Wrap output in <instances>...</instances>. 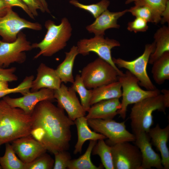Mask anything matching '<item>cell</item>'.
<instances>
[{
    "mask_svg": "<svg viewBox=\"0 0 169 169\" xmlns=\"http://www.w3.org/2000/svg\"><path fill=\"white\" fill-rule=\"evenodd\" d=\"M133 2H134L135 5L145 6L149 8L160 22L162 14L169 3V0H127L125 4Z\"/></svg>",
    "mask_w": 169,
    "mask_h": 169,
    "instance_id": "obj_30",
    "label": "cell"
},
{
    "mask_svg": "<svg viewBox=\"0 0 169 169\" xmlns=\"http://www.w3.org/2000/svg\"><path fill=\"white\" fill-rule=\"evenodd\" d=\"M42 4L45 12L50 13V12L48 8V6L45 0H38Z\"/></svg>",
    "mask_w": 169,
    "mask_h": 169,
    "instance_id": "obj_44",
    "label": "cell"
},
{
    "mask_svg": "<svg viewBox=\"0 0 169 169\" xmlns=\"http://www.w3.org/2000/svg\"><path fill=\"white\" fill-rule=\"evenodd\" d=\"M16 70L15 67L4 68L0 65V81L12 82L17 81L18 76L15 74Z\"/></svg>",
    "mask_w": 169,
    "mask_h": 169,
    "instance_id": "obj_37",
    "label": "cell"
},
{
    "mask_svg": "<svg viewBox=\"0 0 169 169\" xmlns=\"http://www.w3.org/2000/svg\"><path fill=\"white\" fill-rule=\"evenodd\" d=\"M80 75L86 87L93 89L118 80L120 74L110 64L98 57L84 67Z\"/></svg>",
    "mask_w": 169,
    "mask_h": 169,
    "instance_id": "obj_5",
    "label": "cell"
},
{
    "mask_svg": "<svg viewBox=\"0 0 169 169\" xmlns=\"http://www.w3.org/2000/svg\"><path fill=\"white\" fill-rule=\"evenodd\" d=\"M54 95L57 106L65 110L71 120L85 116L86 112L71 87H68L62 83L58 89L54 90Z\"/></svg>",
    "mask_w": 169,
    "mask_h": 169,
    "instance_id": "obj_13",
    "label": "cell"
},
{
    "mask_svg": "<svg viewBox=\"0 0 169 169\" xmlns=\"http://www.w3.org/2000/svg\"><path fill=\"white\" fill-rule=\"evenodd\" d=\"M0 165L3 169H23L24 163L17 156L11 145L7 143L5 154L0 157Z\"/></svg>",
    "mask_w": 169,
    "mask_h": 169,
    "instance_id": "obj_28",
    "label": "cell"
},
{
    "mask_svg": "<svg viewBox=\"0 0 169 169\" xmlns=\"http://www.w3.org/2000/svg\"><path fill=\"white\" fill-rule=\"evenodd\" d=\"M169 3L167 5L166 8L161 15V21L162 23L167 22L169 23Z\"/></svg>",
    "mask_w": 169,
    "mask_h": 169,
    "instance_id": "obj_41",
    "label": "cell"
},
{
    "mask_svg": "<svg viewBox=\"0 0 169 169\" xmlns=\"http://www.w3.org/2000/svg\"><path fill=\"white\" fill-rule=\"evenodd\" d=\"M44 25L47 31L43 39L38 43L32 44L33 49H40L34 56V59L41 56L51 57L63 49L67 45L72 35V28L66 18H62L59 25H56L52 20H48L45 22Z\"/></svg>",
    "mask_w": 169,
    "mask_h": 169,
    "instance_id": "obj_3",
    "label": "cell"
},
{
    "mask_svg": "<svg viewBox=\"0 0 169 169\" xmlns=\"http://www.w3.org/2000/svg\"><path fill=\"white\" fill-rule=\"evenodd\" d=\"M121 96V85L117 80L92 89L90 105L103 100L119 99Z\"/></svg>",
    "mask_w": 169,
    "mask_h": 169,
    "instance_id": "obj_22",
    "label": "cell"
},
{
    "mask_svg": "<svg viewBox=\"0 0 169 169\" xmlns=\"http://www.w3.org/2000/svg\"><path fill=\"white\" fill-rule=\"evenodd\" d=\"M154 38L155 49L151 54L148 61L151 64L164 53L169 51V26H163L159 28L155 33Z\"/></svg>",
    "mask_w": 169,
    "mask_h": 169,
    "instance_id": "obj_24",
    "label": "cell"
},
{
    "mask_svg": "<svg viewBox=\"0 0 169 169\" xmlns=\"http://www.w3.org/2000/svg\"><path fill=\"white\" fill-rule=\"evenodd\" d=\"M127 12L128 9L117 12H111L107 9L96 18L92 24L87 26L86 29L95 35L104 36L107 29L120 28L117 20Z\"/></svg>",
    "mask_w": 169,
    "mask_h": 169,
    "instance_id": "obj_18",
    "label": "cell"
},
{
    "mask_svg": "<svg viewBox=\"0 0 169 169\" xmlns=\"http://www.w3.org/2000/svg\"><path fill=\"white\" fill-rule=\"evenodd\" d=\"M74 122L76 127L78 134V140L73 152L74 154L81 153L83 144L87 141H98L107 138L103 134L92 131L90 128L85 116L77 118Z\"/></svg>",
    "mask_w": 169,
    "mask_h": 169,
    "instance_id": "obj_21",
    "label": "cell"
},
{
    "mask_svg": "<svg viewBox=\"0 0 169 169\" xmlns=\"http://www.w3.org/2000/svg\"><path fill=\"white\" fill-rule=\"evenodd\" d=\"M91 154L100 156L102 164L105 169H114L111 147L104 140L98 141L92 149Z\"/></svg>",
    "mask_w": 169,
    "mask_h": 169,
    "instance_id": "obj_27",
    "label": "cell"
},
{
    "mask_svg": "<svg viewBox=\"0 0 169 169\" xmlns=\"http://www.w3.org/2000/svg\"><path fill=\"white\" fill-rule=\"evenodd\" d=\"M34 79L33 75L26 76L23 81L16 87L0 91V98L8 95L16 93H20L23 95L30 91L32 81Z\"/></svg>",
    "mask_w": 169,
    "mask_h": 169,
    "instance_id": "obj_34",
    "label": "cell"
},
{
    "mask_svg": "<svg viewBox=\"0 0 169 169\" xmlns=\"http://www.w3.org/2000/svg\"><path fill=\"white\" fill-rule=\"evenodd\" d=\"M118 80L121 85L122 97L121 107L118 111V114L123 119L126 118L127 108L129 105L160 94V91L157 89L153 90L142 89L139 86L138 79L127 70L119 76Z\"/></svg>",
    "mask_w": 169,
    "mask_h": 169,
    "instance_id": "obj_6",
    "label": "cell"
},
{
    "mask_svg": "<svg viewBox=\"0 0 169 169\" xmlns=\"http://www.w3.org/2000/svg\"><path fill=\"white\" fill-rule=\"evenodd\" d=\"M135 137V145L139 149L142 156L140 169H150L152 167L164 169L159 155L152 148L148 133L141 132Z\"/></svg>",
    "mask_w": 169,
    "mask_h": 169,
    "instance_id": "obj_16",
    "label": "cell"
},
{
    "mask_svg": "<svg viewBox=\"0 0 169 169\" xmlns=\"http://www.w3.org/2000/svg\"><path fill=\"white\" fill-rule=\"evenodd\" d=\"M11 7H12L8 3L4 0H0V17L5 15Z\"/></svg>",
    "mask_w": 169,
    "mask_h": 169,
    "instance_id": "obj_40",
    "label": "cell"
},
{
    "mask_svg": "<svg viewBox=\"0 0 169 169\" xmlns=\"http://www.w3.org/2000/svg\"><path fill=\"white\" fill-rule=\"evenodd\" d=\"M148 134L152 144L161 153L164 169H169V151L167 143L169 138V125L162 128L157 124L155 126L151 128Z\"/></svg>",
    "mask_w": 169,
    "mask_h": 169,
    "instance_id": "obj_20",
    "label": "cell"
},
{
    "mask_svg": "<svg viewBox=\"0 0 169 169\" xmlns=\"http://www.w3.org/2000/svg\"><path fill=\"white\" fill-rule=\"evenodd\" d=\"M1 144H0V146H1ZM1 169L2 168L0 165V169Z\"/></svg>",
    "mask_w": 169,
    "mask_h": 169,
    "instance_id": "obj_45",
    "label": "cell"
},
{
    "mask_svg": "<svg viewBox=\"0 0 169 169\" xmlns=\"http://www.w3.org/2000/svg\"><path fill=\"white\" fill-rule=\"evenodd\" d=\"M152 77L159 85L169 79V51L166 52L152 64Z\"/></svg>",
    "mask_w": 169,
    "mask_h": 169,
    "instance_id": "obj_25",
    "label": "cell"
},
{
    "mask_svg": "<svg viewBox=\"0 0 169 169\" xmlns=\"http://www.w3.org/2000/svg\"><path fill=\"white\" fill-rule=\"evenodd\" d=\"M54 90L44 88L36 91L28 92L21 97L13 98L8 95L3 99L10 105L19 108L27 114L31 115L36 105L44 100L52 101L55 100Z\"/></svg>",
    "mask_w": 169,
    "mask_h": 169,
    "instance_id": "obj_14",
    "label": "cell"
},
{
    "mask_svg": "<svg viewBox=\"0 0 169 169\" xmlns=\"http://www.w3.org/2000/svg\"><path fill=\"white\" fill-rule=\"evenodd\" d=\"M163 93L165 103L168 107H169V90L166 89H162L161 91Z\"/></svg>",
    "mask_w": 169,
    "mask_h": 169,
    "instance_id": "obj_42",
    "label": "cell"
},
{
    "mask_svg": "<svg viewBox=\"0 0 169 169\" xmlns=\"http://www.w3.org/2000/svg\"><path fill=\"white\" fill-rule=\"evenodd\" d=\"M155 44L154 42L145 45L143 53L132 61H127L120 58H112L115 64L118 67L127 69L138 80L140 85L146 90H153L156 88L149 78L146 67L150 56L154 51Z\"/></svg>",
    "mask_w": 169,
    "mask_h": 169,
    "instance_id": "obj_7",
    "label": "cell"
},
{
    "mask_svg": "<svg viewBox=\"0 0 169 169\" xmlns=\"http://www.w3.org/2000/svg\"><path fill=\"white\" fill-rule=\"evenodd\" d=\"M12 8H9L5 15L0 17V36L2 41L9 43L14 42L19 33L25 28L36 31L42 29L40 23L21 18Z\"/></svg>",
    "mask_w": 169,
    "mask_h": 169,
    "instance_id": "obj_9",
    "label": "cell"
},
{
    "mask_svg": "<svg viewBox=\"0 0 169 169\" xmlns=\"http://www.w3.org/2000/svg\"><path fill=\"white\" fill-rule=\"evenodd\" d=\"M129 142L108 144L111 147L114 169H140L141 152L136 145Z\"/></svg>",
    "mask_w": 169,
    "mask_h": 169,
    "instance_id": "obj_12",
    "label": "cell"
},
{
    "mask_svg": "<svg viewBox=\"0 0 169 169\" xmlns=\"http://www.w3.org/2000/svg\"><path fill=\"white\" fill-rule=\"evenodd\" d=\"M121 107L119 98L101 100L91 106L85 117L87 119H113Z\"/></svg>",
    "mask_w": 169,
    "mask_h": 169,
    "instance_id": "obj_19",
    "label": "cell"
},
{
    "mask_svg": "<svg viewBox=\"0 0 169 169\" xmlns=\"http://www.w3.org/2000/svg\"><path fill=\"white\" fill-rule=\"evenodd\" d=\"M27 6L31 12L35 17L38 15V10L45 12L44 7L38 0H21Z\"/></svg>",
    "mask_w": 169,
    "mask_h": 169,
    "instance_id": "obj_38",
    "label": "cell"
},
{
    "mask_svg": "<svg viewBox=\"0 0 169 169\" xmlns=\"http://www.w3.org/2000/svg\"><path fill=\"white\" fill-rule=\"evenodd\" d=\"M128 12L131 13L136 17L141 18L148 22L156 24L160 22L153 11L145 6L135 5L128 9Z\"/></svg>",
    "mask_w": 169,
    "mask_h": 169,
    "instance_id": "obj_33",
    "label": "cell"
},
{
    "mask_svg": "<svg viewBox=\"0 0 169 169\" xmlns=\"http://www.w3.org/2000/svg\"><path fill=\"white\" fill-rule=\"evenodd\" d=\"M148 22L139 17H136L133 21L129 22L127 24V29L135 33L146 31L148 28Z\"/></svg>",
    "mask_w": 169,
    "mask_h": 169,
    "instance_id": "obj_36",
    "label": "cell"
},
{
    "mask_svg": "<svg viewBox=\"0 0 169 169\" xmlns=\"http://www.w3.org/2000/svg\"><path fill=\"white\" fill-rule=\"evenodd\" d=\"M88 124L94 131L105 136L108 144L134 141L136 137L126 129L125 122H117L113 119H87Z\"/></svg>",
    "mask_w": 169,
    "mask_h": 169,
    "instance_id": "obj_10",
    "label": "cell"
},
{
    "mask_svg": "<svg viewBox=\"0 0 169 169\" xmlns=\"http://www.w3.org/2000/svg\"><path fill=\"white\" fill-rule=\"evenodd\" d=\"M33 49L26 35L21 31L14 42L9 43L0 40V65L7 68L13 63H23L27 58L25 52Z\"/></svg>",
    "mask_w": 169,
    "mask_h": 169,
    "instance_id": "obj_11",
    "label": "cell"
},
{
    "mask_svg": "<svg viewBox=\"0 0 169 169\" xmlns=\"http://www.w3.org/2000/svg\"><path fill=\"white\" fill-rule=\"evenodd\" d=\"M97 141L90 140L85 153L78 158L71 159L69 161L68 169H102L104 167L102 164L98 166L94 164L91 160L92 149Z\"/></svg>",
    "mask_w": 169,
    "mask_h": 169,
    "instance_id": "obj_26",
    "label": "cell"
},
{
    "mask_svg": "<svg viewBox=\"0 0 169 169\" xmlns=\"http://www.w3.org/2000/svg\"><path fill=\"white\" fill-rule=\"evenodd\" d=\"M8 82L5 81H0V91L8 89Z\"/></svg>",
    "mask_w": 169,
    "mask_h": 169,
    "instance_id": "obj_43",
    "label": "cell"
},
{
    "mask_svg": "<svg viewBox=\"0 0 169 169\" xmlns=\"http://www.w3.org/2000/svg\"><path fill=\"white\" fill-rule=\"evenodd\" d=\"M69 3L75 7L89 12L95 18L107 10L110 4L108 0H101L97 3L89 5L80 3L77 0H70Z\"/></svg>",
    "mask_w": 169,
    "mask_h": 169,
    "instance_id": "obj_31",
    "label": "cell"
},
{
    "mask_svg": "<svg viewBox=\"0 0 169 169\" xmlns=\"http://www.w3.org/2000/svg\"><path fill=\"white\" fill-rule=\"evenodd\" d=\"M78 54V49L75 46H73L69 52H65L64 59L55 69L62 82L72 84L74 82L73 68L75 58Z\"/></svg>",
    "mask_w": 169,
    "mask_h": 169,
    "instance_id": "obj_23",
    "label": "cell"
},
{
    "mask_svg": "<svg viewBox=\"0 0 169 169\" xmlns=\"http://www.w3.org/2000/svg\"><path fill=\"white\" fill-rule=\"evenodd\" d=\"M167 108L163 95L161 94L134 104L131 108L130 118L135 136L143 132L148 133L154 124L153 111L157 110L165 114Z\"/></svg>",
    "mask_w": 169,
    "mask_h": 169,
    "instance_id": "obj_4",
    "label": "cell"
},
{
    "mask_svg": "<svg viewBox=\"0 0 169 169\" xmlns=\"http://www.w3.org/2000/svg\"><path fill=\"white\" fill-rule=\"evenodd\" d=\"M71 87L79 95L81 105L84 110L87 112L91 106L90 103L92 89H88L86 87L79 74L76 75Z\"/></svg>",
    "mask_w": 169,
    "mask_h": 169,
    "instance_id": "obj_29",
    "label": "cell"
},
{
    "mask_svg": "<svg viewBox=\"0 0 169 169\" xmlns=\"http://www.w3.org/2000/svg\"><path fill=\"white\" fill-rule=\"evenodd\" d=\"M31 135L53 153L67 151L71 140L70 128L74 125L64 110L52 101L39 102L32 114Z\"/></svg>",
    "mask_w": 169,
    "mask_h": 169,
    "instance_id": "obj_1",
    "label": "cell"
},
{
    "mask_svg": "<svg viewBox=\"0 0 169 169\" xmlns=\"http://www.w3.org/2000/svg\"><path fill=\"white\" fill-rule=\"evenodd\" d=\"M12 142L11 145L16 155L24 164L31 162L47 151L31 135L17 139Z\"/></svg>",
    "mask_w": 169,
    "mask_h": 169,
    "instance_id": "obj_15",
    "label": "cell"
},
{
    "mask_svg": "<svg viewBox=\"0 0 169 169\" xmlns=\"http://www.w3.org/2000/svg\"><path fill=\"white\" fill-rule=\"evenodd\" d=\"M32 121V115L0 100V144L31 135Z\"/></svg>",
    "mask_w": 169,
    "mask_h": 169,
    "instance_id": "obj_2",
    "label": "cell"
},
{
    "mask_svg": "<svg viewBox=\"0 0 169 169\" xmlns=\"http://www.w3.org/2000/svg\"><path fill=\"white\" fill-rule=\"evenodd\" d=\"M37 71L36 77L32 83L31 91H36L44 88L56 90L60 88L62 82L55 69L41 63Z\"/></svg>",
    "mask_w": 169,
    "mask_h": 169,
    "instance_id": "obj_17",
    "label": "cell"
},
{
    "mask_svg": "<svg viewBox=\"0 0 169 169\" xmlns=\"http://www.w3.org/2000/svg\"><path fill=\"white\" fill-rule=\"evenodd\" d=\"M120 45L118 41L104 36L95 35L89 39L84 38L78 42L77 47L79 54L83 56L89 54L90 52L96 54L99 57L102 59L112 65L118 72L120 76L123 73L115 64L111 54V49Z\"/></svg>",
    "mask_w": 169,
    "mask_h": 169,
    "instance_id": "obj_8",
    "label": "cell"
},
{
    "mask_svg": "<svg viewBox=\"0 0 169 169\" xmlns=\"http://www.w3.org/2000/svg\"><path fill=\"white\" fill-rule=\"evenodd\" d=\"M54 164V160L45 152L31 162L25 163L23 169H52Z\"/></svg>",
    "mask_w": 169,
    "mask_h": 169,
    "instance_id": "obj_32",
    "label": "cell"
},
{
    "mask_svg": "<svg viewBox=\"0 0 169 169\" xmlns=\"http://www.w3.org/2000/svg\"><path fill=\"white\" fill-rule=\"evenodd\" d=\"M8 3L12 7H18L21 8L32 19H34V17L30 11L27 6L21 0H4Z\"/></svg>",
    "mask_w": 169,
    "mask_h": 169,
    "instance_id": "obj_39",
    "label": "cell"
},
{
    "mask_svg": "<svg viewBox=\"0 0 169 169\" xmlns=\"http://www.w3.org/2000/svg\"><path fill=\"white\" fill-rule=\"evenodd\" d=\"M55 159L53 169H67L68 163L71 159L70 153L67 151H57L54 153Z\"/></svg>",
    "mask_w": 169,
    "mask_h": 169,
    "instance_id": "obj_35",
    "label": "cell"
}]
</instances>
